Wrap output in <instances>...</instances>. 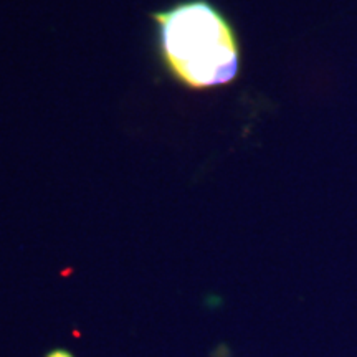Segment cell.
I'll return each mask as SVG.
<instances>
[{"label":"cell","mask_w":357,"mask_h":357,"mask_svg":"<svg viewBox=\"0 0 357 357\" xmlns=\"http://www.w3.org/2000/svg\"><path fill=\"white\" fill-rule=\"evenodd\" d=\"M155 60L164 75L190 91L238 78L242 43L230 17L212 0H172L147 13Z\"/></svg>","instance_id":"6da1fadb"},{"label":"cell","mask_w":357,"mask_h":357,"mask_svg":"<svg viewBox=\"0 0 357 357\" xmlns=\"http://www.w3.org/2000/svg\"><path fill=\"white\" fill-rule=\"evenodd\" d=\"M43 357H77V356H75L71 351L65 349V347H55V349L48 351Z\"/></svg>","instance_id":"7a4b0ae2"}]
</instances>
